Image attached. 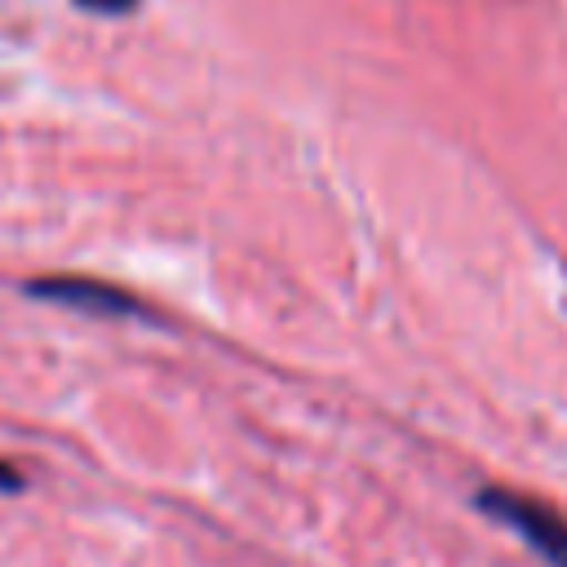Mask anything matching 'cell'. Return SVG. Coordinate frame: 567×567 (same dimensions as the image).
I'll return each instance as SVG.
<instances>
[{
  "mask_svg": "<svg viewBox=\"0 0 567 567\" xmlns=\"http://www.w3.org/2000/svg\"><path fill=\"white\" fill-rule=\"evenodd\" d=\"M478 509L501 518L505 527H514L549 567H567V518L527 492H509V487H483L478 492Z\"/></svg>",
  "mask_w": 567,
  "mask_h": 567,
  "instance_id": "cell-1",
  "label": "cell"
},
{
  "mask_svg": "<svg viewBox=\"0 0 567 567\" xmlns=\"http://www.w3.org/2000/svg\"><path fill=\"white\" fill-rule=\"evenodd\" d=\"M31 297L71 306V310H89V315H137L142 301L115 284L102 279H84V275H53V279H31L27 284Z\"/></svg>",
  "mask_w": 567,
  "mask_h": 567,
  "instance_id": "cell-2",
  "label": "cell"
},
{
  "mask_svg": "<svg viewBox=\"0 0 567 567\" xmlns=\"http://www.w3.org/2000/svg\"><path fill=\"white\" fill-rule=\"evenodd\" d=\"M80 4H89V9H97V13H124V9H133L137 0H80Z\"/></svg>",
  "mask_w": 567,
  "mask_h": 567,
  "instance_id": "cell-3",
  "label": "cell"
}]
</instances>
